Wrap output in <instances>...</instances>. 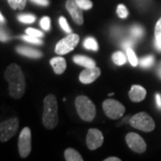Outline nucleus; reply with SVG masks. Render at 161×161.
I'll return each mask as SVG.
<instances>
[{"label":"nucleus","mask_w":161,"mask_h":161,"mask_svg":"<svg viewBox=\"0 0 161 161\" xmlns=\"http://www.w3.org/2000/svg\"><path fill=\"white\" fill-rule=\"evenodd\" d=\"M6 80L9 83V93L14 98H20L25 92V79L22 69L16 64H11L5 73Z\"/></svg>","instance_id":"nucleus-1"},{"label":"nucleus","mask_w":161,"mask_h":161,"mask_svg":"<svg viewBox=\"0 0 161 161\" xmlns=\"http://www.w3.org/2000/svg\"><path fill=\"white\" fill-rule=\"evenodd\" d=\"M42 123L47 129H54L58 124V101L54 95L49 94L44 99Z\"/></svg>","instance_id":"nucleus-2"},{"label":"nucleus","mask_w":161,"mask_h":161,"mask_svg":"<svg viewBox=\"0 0 161 161\" xmlns=\"http://www.w3.org/2000/svg\"><path fill=\"white\" fill-rule=\"evenodd\" d=\"M75 108L82 120L92 122L96 115V108L92 100L86 96H79L75 99Z\"/></svg>","instance_id":"nucleus-3"},{"label":"nucleus","mask_w":161,"mask_h":161,"mask_svg":"<svg viewBox=\"0 0 161 161\" xmlns=\"http://www.w3.org/2000/svg\"><path fill=\"white\" fill-rule=\"evenodd\" d=\"M129 122L132 127L143 132H151L155 129V122L149 114L145 112L132 115Z\"/></svg>","instance_id":"nucleus-4"},{"label":"nucleus","mask_w":161,"mask_h":161,"mask_svg":"<svg viewBox=\"0 0 161 161\" xmlns=\"http://www.w3.org/2000/svg\"><path fill=\"white\" fill-rule=\"evenodd\" d=\"M103 110L107 116L111 119H118L125 114L124 105L115 99H106L103 102Z\"/></svg>","instance_id":"nucleus-5"},{"label":"nucleus","mask_w":161,"mask_h":161,"mask_svg":"<svg viewBox=\"0 0 161 161\" xmlns=\"http://www.w3.org/2000/svg\"><path fill=\"white\" fill-rule=\"evenodd\" d=\"M79 36L75 33H69L68 36L64 38L63 40L58 41L56 46V53L58 55H65L72 50L75 49V47L79 43Z\"/></svg>","instance_id":"nucleus-6"},{"label":"nucleus","mask_w":161,"mask_h":161,"mask_svg":"<svg viewBox=\"0 0 161 161\" xmlns=\"http://www.w3.org/2000/svg\"><path fill=\"white\" fill-rule=\"evenodd\" d=\"M19 127L17 118H11L9 120L0 123V142H7L16 133Z\"/></svg>","instance_id":"nucleus-7"},{"label":"nucleus","mask_w":161,"mask_h":161,"mask_svg":"<svg viewBox=\"0 0 161 161\" xmlns=\"http://www.w3.org/2000/svg\"><path fill=\"white\" fill-rule=\"evenodd\" d=\"M18 148L22 158H26L30 155L31 150V133L29 127H24L20 133Z\"/></svg>","instance_id":"nucleus-8"},{"label":"nucleus","mask_w":161,"mask_h":161,"mask_svg":"<svg viewBox=\"0 0 161 161\" xmlns=\"http://www.w3.org/2000/svg\"><path fill=\"white\" fill-rule=\"evenodd\" d=\"M125 141L128 147L137 153H143L147 149L146 142L139 134L135 132H130L125 137Z\"/></svg>","instance_id":"nucleus-9"},{"label":"nucleus","mask_w":161,"mask_h":161,"mask_svg":"<svg viewBox=\"0 0 161 161\" xmlns=\"http://www.w3.org/2000/svg\"><path fill=\"white\" fill-rule=\"evenodd\" d=\"M103 134L98 129L92 128L87 133L86 143L90 150H96L103 144Z\"/></svg>","instance_id":"nucleus-10"},{"label":"nucleus","mask_w":161,"mask_h":161,"mask_svg":"<svg viewBox=\"0 0 161 161\" xmlns=\"http://www.w3.org/2000/svg\"><path fill=\"white\" fill-rule=\"evenodd\" d=\"M65 6L73 20L77 24L81 25L83 23V14H82V9L78 6L76 0H67Z\"/></svg>","instance_id":"nucleus-11"},{"label":"nucleus","mask_w":161,"mask_h":161,"mask_svg":"<svg viewBox=\"0 0 161 161\" xmlns=\"http://www.w3.org/2000/svg\"><path fill=\"white\" fill-rule=\"evenodd\" d=\"M101 74V71L98 67H88L83 70L80 73L79 79L80 82L84 83V84H89L92 83L94 80H96L98 78V76Z\"/></svg>","instance_id":"nucleus-12"},{"label":"nucleus","mask_w":161,"mask_h":161,"mask_svg":"<svg viewBox=\"0 0 161 161\" xmlns=\"http://www.w3.org/2000/svg\"><path fill=\"white\" fill-rule=\"evenodd\" d=\"M147 92L141 85H132L129 92V98L133 102H141L146 97Z\"/></svg>","instance_id":"nucleus-13"},{"label":"nucleus","mask_w":161,"mask_h":161,"mask_svg":"<svg viewBox=\"0 0 161 161\" xmlns=\"http://www.w3.org/2000/svg\"><path fill=\"white\" fill-rule=\"evenodd\" d=\"M50 64L57 75H62L66 69V62L63 58H53L50 60Z\"/></svg>","instance_id":"nucleus-14"},{"label":"nucleus","mask_w":161,"mask_h":161,"mask_svg":"<svg viewBox=\"0 0 161 161\" xmlns=\"http://www.w3.org/2000/svg\"><path fill=\"white\" fill-rule=\"evenodd\" d=\"M16 50L18 53H20L21 55L29 57L32 58H40L42 57V53L39 50H35L33 48L27 47H17Z\"/></svg>","instance_id":"nucleus-15"},{"label":"nucleus","mask_w":161,"mask_h":161,"mask_svg":"<svg viewBox=\"0 0 161 161\" xmlns=\"http://www.w3.org/2000/svg\"><path fill=\"white\" fill-rule=\"evenodd\" d=\"M74 62L79 65L84 66L85 68L88 67H94L95 66V61L92 60V58L85 57V56H75L74 58Z\"/></svg>","instance_id":"nucleus-16"},{"label":"nucleus","mask_w":161,"mask_h":161,"mask_svg":"<svg viewBox=\"0 0 161 161\" xmlns=\"http://www.w3.org/2000/svg\"><path fill=\"white\" fill-rule=\"evenodd\" d=\"M64 158L67 161H82L83 158H81L80 154L74 149H67L64 151Z\"/></svg>","instance_id":"nucleus-17"},{"label":"nucleus","mask_w":161,"mask_h":161,"mask_svg":"<svg viewBox=\"0 0 161 161\" xmlns=\"http://www.w3.org/2000/svg\"><path fill=\"white\" fill-rule=\"evenodd\" d=\"M112 59L113 62L117 64V65H123L126 63L127 61V56H125L123 52L117 51L113 54L112 56Z\"/></svg>","instance_id":"nucleus-18"},{"label":"nucleus","mask_w":161,"mask_h":161,"mask_svg":"<svg viewBox=\"0 0 161 161\" xmlns=\"http://www.w3.org/2000/svg\"><path fill=\"white\" fill-rule=\"evenodd\" d=\"M83 45L87 49H92V50H94V51H97L98 49V45L97 43V40H95L94 38H92V37L87 38L86 40H84Z\"/></svg>","instance_id":"nucleus-19"},{"label":"nucleus","mask_w":161,"mask_h":161,"mask_svg":"<svg viewBox=\"0 0 161 161\" xmlns=\"http://www.w3.org/2000/svg\"><path fill=\"white\" fill-rule=\"evenodd\" d=\"M8 4L10 5L13 9L16 10H23V8L26 6V1L27 0H7Z\"/></svg>","instance_id":"nucleus-20"},{"label":"nucleus","mask_w":161,"mask_h":161,"mask_svg":"<svg viewBox=\"0 0 161 161\" xmlns=\"http://www.w3.org/2000/svg\"><path fill=\"white\" fill-rule=\"evenodd\" d=\"M126 56L129 62H130V64H132V66H136L138 64V58H137L135 53H134V51L132 50V48L126 49Z\"/></svg>","instance_id":"nucleus-21"},{"label":"nucleus","mask_w":161,"mask_h":161,"mask_svg":"<svg viewBox=\"0 0 161 161\" xmlns=\"http://www.w3.org/2000/svg\"><path fill=\"white\" fill-rule=\"evenodd\" d=\"M144 34L143 29L139 26V25H134L131 28V35L135 39H141Z\"/></svg>","instance_id":"nucleus-22"},{"label":"nucleus","mask_w":161,"mask_h":161,"mask_svg":"<svg viewBox=\"0 0 161 161\" xmlns=\"http://www.w3.org/2000/svg\"><path fill=\"white\" fill-rule=\"evenodd\" d=\"M18 20L23 23H32L35 22L36 17L33 14H20L18 16Z\"/></svg>","instance_id":"nucleus-23"},{"label":"nucleus","mask_w":161,"mask_h":161,"mask_svg":"<svg viewBox=\"0 0 161 161\" xmlns=\"http://www.w3.org/2000/svg\"><path fill=\"white\" fill-rule=\"evenodd\" d=\"M76 2L82 10H89L93 6L91 0H76Z\"/></svg>","instance_id":"nucleus-24"},{"label":"nucleus","mask_w":161,"mask_h":161,"mask_svg":"<svg viewBox=\"0 0 161 161\" xmlns=\"http://www.w3.org/2000/svg\"><path fill=\"white\" fill-rule=\"evenodd\" d=\"M153 63H154V58L152 56L145 57L141 60V65L142 67H145V68H148V67L151 66Z\"/></svg>","instance_id":"nucleus-25"},{"label":"nucleus","mask_w":161,"mask_h":161,"mask_svg":"<svg viewBox=\"0 0 161 161\" xmlns=\"http://www.w3.org/2000/svg\"><path fill=\"white\" fill-rule=\"evenodd\" d=\"M116 13H117V15L122 19H125L128 16V10L125 5H118Z\"/></svg>","instance_id":"nucleus-26"},{"label":"nucleus","mask_w":161,"mask_h":161,"mask_svg":"<svg viewBox=\"0 0 161 161\" xmlns=\"http://www.w3.org/2000/svg\"><path fill=\"white\" fill-rule=\"evenodd\" d=\"M59 24H60V26L62 27V29L65 32H67V33H71L72 32V30H71L70 26L68 25V23H67L66 19L64 16H61V17L59 18Z\"/></svg>","instance_id":"nucleus-27"},{"label":"nucleus","mask_w":161,"mask_h":161,"mask_svg":"<svg viewBox=\"0 0 161 161\" xmlns=\"http://www.w3.org/2000/svg\"><path fill=\"white\" fill-rule=\"evenodd\" d=\"M23 40L27 41V42H30V43H32V44H41L42 41L37 38V37H34V36H31V35H26V36H23Z\"/></svg>","instance_id":"nucleus-28"},{"label":"nucleus","mask_w":161,"mask_h":161,"mask_svg":"<svg viewBox=\"0 0 161 161\" xmlns=\"http://www.w3.org/2000/svg\"><path fill=\"white\" fill-rule=\"evenodd\" d=\"M40 26L43 30L48 31L49 28H50V18L47 17V16L42 18L41 21H40Z\"/></svg>","instance_id":"nucleus-29"},{"label":"nucleus","mask_w":161,"mask_h":161,"mask_svg":"<svg viewBox=\"0 0 161 161\" xmlns=\"http://www.w3.org/2000/svg\"><path fill=\"white\" fill-rule=\"evenodd\" d=\"M26 34L31 35V36H34L37 38H40V37H43V32L40 31L39 30L33 29V28H28L26 30Z\"/></svg>","instance_id":"nucleus-30"},{"label":"nucleus","mask_w":161,"mask_h":161,"mask_svg":"<svg viewBox=\"0 0 161 161\" xmlns=\"http://www.w3.org/2000/svg\"><path fill=\"white\" fill-rule=\"evenodd\" d=\"M155 39L161 41V18L157 22L155 26Z\"/></svg>","instance_id":"nucleus-31"},{"label":"nucleus","mask_w":161,"mask_h":161,"mask_svg":"<svg viewBox=\"0 0 161 161\" xmlns=\"http://www.w3.org/2000/svg\"><path fill=\"white\" fill-rule=\"evenodd\" d=\"M134 45V42H133V40H125L123 44H122V46L126 50L128 48H132V47Z\"/></svg>","instance_id":"nucleus-32"},{"label":"nucleus","mask_w":161,"mask_h":161,"mask_svg":"<svg viewBox=\"0 0 161 161\" xmlns=\"http://www.w3.org/2000/svg\"><path fill=\"white\" fill-rule=\"evenodd\" d=\"M8 40H9V37H8V35L6 34V31H0V41L6 42Z\"/></svg>","instance_id":"nucleus-33"},{"label":"nucleus","mask_w":161,"mask_h":161,"mask_svg":"<svg viewBox=\"0 0 161 161\" xmlns=\"http://www.w3.org/2000/svg\"><path fill=\"white\" fill-rule=\"evenodd\" d=\"M32 2H34L36 4H38V5H40V6H48V4H49V2H48V0H31Z\"/></svg>","instance_id":"nucleus-34"},{"label":"nucleus","mask_w":161,"mask_h":161,"mask_svg":"<svg viewBox=\"0 0 161 161\" xmlns=\"http://www.w3.org/2000/svg\"><path fill=\"white\" fill-rule=\"evenodd\" d=\"M156 102L158 107L161 108V95L160 94H156Z\"/></svg>","instance_id":"nucleus-35"},{"label":"nucleus","mask_w":161,"mask_h":161,"mask_svg":"<svg viewBox=\"0 0 161 161\" xmlns=\"http://www.w3.org/2000/svg\"><path fill=\"white\" fill-rule=\"evenodd\" d=\"M155 47H156V48H157L158 51L161 52V41L160 40H155Z\"/></svg>","instance_id":"nucleus-36"},{"label":"nucleus","mask_w":161,"mask_h":161,"mask_svg":"<svg viewBox=\"0 0 161 161\" xmlns=\"http://www.w3.org/2000/svg\"><path fill=\"white\" fill-rule=\"evenodd\" d=\"M105 161H120V159L118 158H115V157H110V158H106Z\"/></svg>","instance_id":"nucleus-37"},{"label":"nucleus","mask_w":161,"mask_h":161,"mask_svg":"<svg viewBox=\"0 0 161 161\" xmlns=\"http://www.w3.org/2000/svg\"><path fill=\"white\" fill-rule=\"evenodd\" d=\"M158 74L159 77L161 78V62L159 64V65H158Z\"/></svg>","instance_id":"nucleus-38"},{"label":"nucleus","mask_w":161,"mask_h":161,"mask_svg":"<svg viewBox=\"0 0 161 161\" xmlns=\"http://www.w3.org/2000/svg\"><path fill=\"white\" fill-rule=\"evenodd\" d=\"M5 22V18L2 15V14L0 13V23H4Z\"/></svg>","instance_id":"nucleus-39"},{"label":"nucleus","mask_w":161,"mask_h":161,"mask_svg":"<svg viewBox=\"0 0 161 161\" xmlns=\"http://www.w3.org/2000/svg\"><path fill=\"white\" fill-rule=\"evenodd\" d=\"M0 31H5V29H4L3 27H1V26H0Z\"/></svg>","instance_id":"nucleus-40"}]
</instances>
